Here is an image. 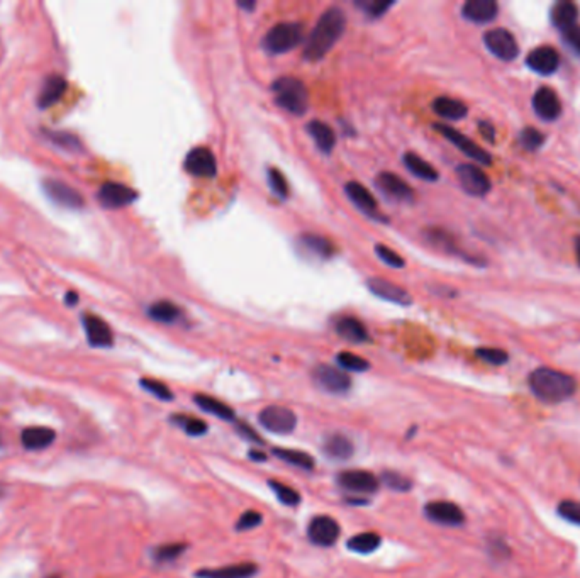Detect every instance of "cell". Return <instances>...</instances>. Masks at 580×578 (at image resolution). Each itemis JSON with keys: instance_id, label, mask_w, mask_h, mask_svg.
<instances>
[{"instance_id": "32", "label": "cell", "mask_w": 580, "mask_h": 578, "mask_svg": "<svg viewBox=\"0 0 580 578\" xmlns=\"http://www.w3.org/2000/svg\"><path fill=\"white\" fill-rule=\"evenodd\" d=\"M402 161H404V167H406L414 176H418V178L426 180V182H436V180L440 178V175H438V171L435 170V168H433L428 161L422 160L421 156L416 155V153H413V151L406 153V155L402 156Z\"/></svg>"}, {"instance_id": "20", "label": "cell", "mask_w": 580, "mask_h": 578, "mask_svg": "<svg viewBox=\"0 0 580 578\" xmlns=\"http://www.w3.org/2000/svg\"><path fill=\"white\" fill-rule=\"evenodd\" d=\"M82 322H84L85 334H87V339L93 348H111L112 343H114V336H112V331L104 319L97 317L93 314H84L82 317Z\"/></svg>"}, {"instance_id": "38", "label": "cell", "mask_w": 580, "mask_h": 578, "mask_svg": "<svg viewBox=\"0 0 580 578\" xmlns=\"http://www.w3.org/2000/svg\"><path fill=\"white\" fill-rule=\"evenodd\" d=\"M268 487L275 494V497L279 498L280 504L287 505V507H297L301 504V494L295 489H292L290 485H286V483L279 482V480H268Z\"/></svg>"}, {"instance_id": "4", "label": "cell", "mask_w": 580, "mask_h": 578, "mask_svg": "<svg viewBox=\"0 0 580 578\" xmlns=\"http://www.w3.org/2000/svg\"><path fill=\"white\" fill-rule=\"evenodd\" d=\"M304 41V26L301 22H280L267 32L261 41V46L270 55H282Z\"/></svg>"}, {"instance_id": "12", "label": "cell", "mask_w": 580, "mask_h": 578, "mask_svg": "<svg viewBox=\"0 0 580 578\" xmlns=\"http://www.w3.org/2000/svg\"><path fill=\"white\" fill-rule=\"evenodd\" d=\"M435 129L440 131V133L443 134V136L447 138L448 141L453 142V144L460 149V151L463 153V155L471 158V160L477 161V163H480V165L492 163V156H490L489 153L485 151V149H482L480 146L477 144V142H474L471 140H469L467 136H463L462 133H458V131L453 129L451 126H447V124H436Z\"/></svg>"}, {"instance_id": "39", "label": "cell", "mask_w": 580, "mask_h": 578, "mask_svg": "<svg viewBox=\"0 0 580 578\" xmlns=\"http://www.w3.org/2000/svg\"><path fill=\"white\" fill-rule=\"evenodd\" d=\"M187 550V544L183 543H170V544H162V546L155 548L153 550V560L160 565H165V563H171L177 558H180Z\"/></svg>"}, {"instance_id": "56", "label": "cell", "mask_w": 580, "mask_h": 578, "mask_svg": "<svg viewBox=\"0 0 580 578\" xmlns=\"http://www.w3.org/2000/svg\"><path fill=\"white\" fill-rule=\"evenodd\" d=\"M65 302L68 304V306H75V304L78 302V297H77V294H73V292H70V294H66V299H65Z\"/></svg>"}, {"instance_id": "40", "label": "cell", "mask_w": 580, "mask_h": 578, "mask_svg": "<svg viewBox=\"0 0 580 578\" xmlns=\"http://www.w3.org/2000/svg\"><path fill=\"white\" fill-rule=\"evenodd\" d=\"M380 482L394 492H409L411 489H413V480L407 478L406 475H402V473H399L395 470L382 472Z\"/></svg>"}, {"instance_id": "6", "label": "cell", "mask_w": 580, "mask_h": 578, "mask_svg": "<svg viewBox=\"0 0 580 578\" xmlns=\"http://www.w3.org/2000/svg\"><path fill=\"white\" fill-rule=\"evenodd\" d=\"M314 384L333 395H343L351 389V378L345 370L331 365H317L312 370Z\"/></svg>"}, {"instance_id": "51", "label": "cell", "mask_w": 580, "mask_h": 578, "mask_svg": "<svg viewBox=\"0 0 580 578\" xmlns=\"http://www.w3.org/2000/svg\"><path fill=\"white\" fill-rule=\"evenodd\" d=\"M563 41L567 46H570L577 55L580 56V26H574V28L567 29V31L562 32Z\"/></svg>"}, {"instance_id": "13", "label": "cell", "mask_w": 580, "mask_h": 578, "mask_svg": "<svg viewBox=\"0 0 580 578\" xmlns=\"http://www.w3.org/2000/svg\"><path fill=\"white\" fill-rule=\"evenodd\" d=\"M43 190L51 201L66 209H82L85 205L84 197L73 187L58 178H44Z\"/></svg>"}, {"instance_id": "28", "label": "cell", "mask_w": 580, "mask_h": 578, "mask_svg": "<svg viewBox=\"0 0 580 578\" xmlns=\"http://www.w3.org/2000/svg\"><path fill=\"white\" fill-rule=\"evenodd\" d=\"M308 133H309V136L312 138V141L316 142L317 148H319L323 153L329 155V153L335 149V146H336L335 131H333L326 122L310 121L308 124Z\"/></svg>"}, {"instance_id": "45", "label": "cell", "mask_w": 580, "mask_h": 578, "mask_svg": "<svg viewBox=\"0 0 580 578\" xmlns=\"http://www.w3.org/2000/svg\"><path fill=\"white\" fill-rule=\"evenodd\" d=\"M556 512L568 524L580 525V501H562L556 505Z\"/></svg>"}, {"instance_id": "29", "label": "cell", "mask_w": 580, "mask_h": 578, "mask_svg": "<svg viewBox=\"0 0 580 578\" xmlns=\"http://www.w3.org/2000/svg\"><path fill=\"white\" fill-rule=\"evenodd\" d=\"M336 333L350 343H366L368 341V331L358 319L342 317L336 322Z\"/></svg>"}, {"instance_id": "37", "label": "cell", "mask_w": 580, "mask_h": 578, "mask_svg": "<svg viewBox=\"0 0 580 578\" xmlns=\"http://www.w3.org/2000/svg\"><path fill=\"white\" fill-rule=\"evenodd\" d=\"M170 422L175 424L177 427H180V429L185 431V434H189V436H192V438L204 436V434H207V431H209L207 424L199 418H194V416L174 414L170 418Z\"/></svg>"}, {"instance_id": "27", "label": "cell", "mask_w": 580, "mask_h": 578, "mask_svg": "<svg viewBox=\"0 0 580 578\" xmlns=\"http://www.w3.org/2000/svg\"><path fill=\"white\" fill-rule=\"evenodd\" d=\"M56 439V433L50 427H28L22 431L21 441L26 449L37 451V449H44L51 446Z\"/></svg>"}, {"instance_id": "46", "label": "cell", "mask_w": 580, "mask_h": 578, "mask_svg": "<svg viewBox=\"0 0 580 578\" xmlns=\"http://www.w3.org/2000/svg\"><path fill=\"white\" fill-rule=\"evenodd\" d=\"M268 183H270L272 192L275 194L277 197L282 198V201H286V198L289 197V183H287L282 171L277 170V168H270V170H268Z\"/></svg>"}, {"instance_id": "1", "label": "cell", "mask_w": 580, "mask_h": 578, "mask_svg": "<svg viewBox=\"0 0 580 578\" xmlns=\"http://www.w3.org/2000/svg\"><path fill=\"white\" fill-rule=\"evenodd\" d=\"M527 385L533 395L545 404H562L577 392V380L572 375L548 366L531 371Z\"/></svg>"}, {"instance_id": "19", "label": "cell", "mask_w": 580, "mask_h": 578, "mask_svg": "<svg viewBox=\"0 0 580 578\" xmlns=\"http://www.w3.org/2000/svg\"><path fill=\"white\" fill-rule=\"evenodd\" d=\"M366 287H368V290L373 295H377L382 300H387V302L397 304V306H409L413 302L411 295L402 287H399V285H395L391 280L375 277V279L366 280Z\"/></svg>"}, {"instance_id": "53", "label": "cell", "mask_w": 580, "mask_h": 578, "mask_svg": "<svg viewBox=\"0 0 580 578\" xmlns=\"http://www.w3.org/2000/svg\"><path fill=\"white\" fill-rule=\"evenodd\" d=\"M236 431H238L239 436H241V438L248 439V441L256 442V445H263V439L258 436L256 431H254L252 426H248V424L238 422V426H236Z\"/></svg>"}, {"instance_id": "18", "label": "cell", "mask_w": 580, "mask_h": 578, "mask_svg": "<svg viewBox=\"0 0 580 578\" xmlns=\"http://www.w3.org/2000/svg\"><path fill=\"white\" fill-rule=\"evenodd\" d=\"M527 68L538 75H543V77H548V75H553L560 66V55L555 48L552 46H540L534 48L533 51L527 55L526 58Z\"/></svg>"}, {"instance_id": "36", "label": "cell", "mask_w": 580, "mask_h": 578, "mask_svg": "<svg viewBox=\"0 0 580 578\" xmlns=\"http://www.w3.org/2000/svg\"><path fill=\"white\" fill-rule=\"evenodd\" d=\"M148 315L151 319H155V321L163 322V324H171V322L180 319L182 310L178 309L174 302H168V300H158V302L149 306Z\"/></svg>"}, {"instance_id": "35", "label": "cell", "mask_w": 580, "mask_h": 578, "mask_svg": "<svg viewBox=\"0 0 580 578\" xmlns=\"http://www.w3.org/2000/svg\"><path fill=\"white\" fill-rule=\"evenodd\" d=\"M272 453L277 458H280L286 463L297 467L301 470H312L314 468V458L306 451H299V449H287V448H273Z\"/></svg>"}, {"instance_id": "11", "label": "cell", "mask_w": 580, "mask_h": 578, "mask_svg": "<svg viewBox=\"0 0 580 578\" xmlns=\"http://www.w3.org/2000/svg\"><path fill=\"white\" fill-rule=\"evenodd\" d=\"M456 176H458V182L462 185V189L465 190L469 195H474V197H484L490 192V183L489 176L477 167V165L471 163H463L456 168Z\"/></svg>"}, {"instance_id": "34", "label": "cell", "mask_w": 580, "mask_h": 578, "mask_svg": "<svg viewBox=\"0 0 580 578\" xmlns=\"http://www.w3.org/2000/svg\"><path fill=\"white\" fill-rule=\"evenodd\" d=\"M299 245L304 248L306 251H309L310 254H314V257L324 258V260L333 257V251H335L331 241L317 234H302L299 238Z\"/></svg>"}, {"instance_id": "7", "label": "cell", "mask_w": 580, "mask_h": 578, "mask_svg": "<svg viewBox=\"0 0 580 578\" xmlns=\"http://www.w3.org/2000/svg\"><path fill=\"white\" fill-rule=\"evenodd\" d=\"M485 48L492 53L496 58L503 62H512L519 55V44L511 31L504 28L490 29L484 35Z\"/></svg>"}, {"instance_id": "30", "label": "cell", "mask_w": 580, "mask_h": 578, "mask_svg": "<svg viewBox=\"0 0 580 578\" xmlns=\"http://www.w3.org/2000/svg\"><path fill=\"white\" fill-rule=\"evenodd\" d=\"M194 402L199 405L200 411L207 412V414L214 416V418L223 419V420H234L236 414L233 409L227 404L221 402V400L214 399L211 395H205V393H197L194 395Z\"/></svg>"}, {"instance_id": "17", "label": "cell", "mask_w": 580, "mask_h": 578, "mask_svg": "<svg viewBox=\"0 0 580 578\" xmlns=\"http://www.w3.org/2000/svg\"><path fill=\"white\" fill-rule=\"evenodd\" d=\"M185 170L200 178H212L218 174V161L209 148H194L185 158Z\"/></svg>"}, {"instance_id": "55", "label": "cell", "mask_w": 580, "mask_h": 578, "mask_svg": "<svg viewBox=\"0 0 580 578\" xmlns=\"http://www.w3.org/2000/svg\"><path fill=\"white\" fill-rule=\"evenodd\" d=\"M248 458L253 461H265V460H267V455H265V453H261V451H256V449H250Z\"/></svg>"}, {"instance_id": "31", "label": "cell", "mask_w": 580, "mask_h": 578, "mask_svg": "<svg viewBox=\"0 0 580 578\" xmlns=\"http://www.w3.org/2000/svg\"><path fill=\"white\" fill-rule=\"evenodd\" d=\"M433 109L440 118L448 119V121H460L469 114V109L460 100L451 99V97H438L433 102Z\"/></svg>"}, {"instance_id": "14", "label": "cell", "mask_w": 580, "mask_h": 578, "mask_svg": "<svg viewBox=\"0 0 580 578\" xmlns=\"http://www.w3.org/2000/svg\"><path fill=\"white\" fill-rule=\"evenodd\" d=\"M534 109V114L545 122H555L562 115V102L555 90L550 87H541L534 92L533 100H531Z\"/></svg>"}, {"instance_id": "10", "label": "cell", "mask_w": 580, "mask_h": 578, "mask_svg": "<svg viewBox=\"0 0 580 578\" xmlns=\"http://www.w3.org/2000/svg\"><path fill=\"white\" fill-rule=\"evenodd\" d=\"M424 516L431 523L448 528H460L465 524V514L458 505L448 501H435L424 505Z\"/></svg>"}, {"instance_id": "52", "label": "cell", "mask_w": 580, "mask_h": 578, "mask_svg": "<svg viewBox=\"0 0 580 578\" xmlns=\"http://www.w3.org/2000/svg\"><path fill=\"white\" fill-rule=\"evenodd\" d=\"M489 551H490V554H494V557L497 558V560H504V558L511 557V550H509V546L504 543L503 538L490 541Z\"/></svg>"}, {"instance_id": "48", "label": "cell", "mask_w": 580, "mask_h": 578, "mask_svg": "<svg viewBox=\"0 0 580 578\" xmlns=\"http://www.w3.org/2000/svg\"><path fill=\"white\" fill-rule=\"evenodd\" d=\"M370 17H380L394 6V2H385V0H360L357 2Z\"/></svg>"}, {"instance_id": "49", "label": "cell", "mask_w": 580, "mask_h": 578, "mask_svg": "<svg viewBox=\"0 0 580 578\" xmlns=\"http://www.w3.org/2000/svg\"><path fill=\"white\" fill-rule=\"evenodd\" d=\"M263 523V516H261L260 512H256V510H246V512H243L241 516H239L238 523H236V531H250V529H254L258 528V525H261Z\"/></svg>"}, {"instance_id": "5", "label": "cell", "mask_w": 580, "mask_h": 578, "mask_svg": "<svg viewBox=\"0 0 580 578\" xmlns=\"http://www.w3.org/2000/svg\"><path fill=\"white\" fill-rule=\"evenodd\" d=\"M258 422L273 434H290L297 427V416L283 405H268L260 411Z\"/></svg>"}, {"instance_id": "15", "label": "cell", "mask_w": 580, "mask_h": 578, "mask_svg": "<svg viewBox=\"0 0 580 578\" xmlns=\"http://www.w3.org/2000/svg\"><path fill=\"white\" fill-rule=\"evenodd\" d=\"M100 205L106 209H121L127 207L133 204L138 198V194L129 187L122 185V183L107 182L100 187L99 194H97Z\"/></svg>"}, {"instance_id": "23", "label": "cell", "mask_w": 580, "mask_h": 578, "mask_svg": "<svg viewBox=\"0 0 580 578\" xmlns=\"http://www.w3.org/2000/svg\"><path fill=\"white\" fill-rule=\"evenodd\" d=\"M323 453L333 461H346L353 456L355 445L342 433H331L323 439Z\"/></svg>"}, {"instance_id": "43", "label": "cell", "mask_w": 580, "mask_h": 578, "mask_svg": "<svg viewBox=\"0 0 580 578\" xmlns=\"http://www.w3.org/2000/svg\"><path fill=\"white\" fill-rule=\"evenodd\" d=\"M44 136L48 138L51 142H55L56 146L63 149H68V151H78L80 149V141L70 133H59V131H46L44 129Z\"/></svg>"}, {"instance_id": "16", "label": "cell", "mask_w": 580, "mask_h": 578, "mask_svg": "<svg viewBox=\"0 0 580 578\" xmlns=\"http://www.w3.org/2000/svg\"><path fill=\"white\" fill-rule=\"evenodd\" d=\"M375 185L385 197L394 202L414 201V192L413 189L407 185L406 180H402L395 174H391V171H382V174L377 175Z\"/></svg>"}, {"instance_id": "47", "label": "cell", "mask_w": 580, "mask_h": 578, "mask_svg": "<svg viewBox=\"0 0 580 578\" xmlns=\"http://www.w3.org/2000/svg\"><path fill=\"white\" fill-rule=\"evenodd\" d=\"M475 355H477L482 362L494 366L506 365L509 360L507 353L504 350H499V348H478V350L475 351Z\"/></svg>"}, {"instance_id": "50", "label": "cell", "mask_w": 580, "mask_h": 578, "mask_svg": "<svg viewBox=\"0 0 580 578\" xmlns=\"http://www.w3.org/2000/svg\"><path fill=\"white\" fill-rule=\"evenodd\" d=\"M375 253H377V257L380 258V261H384L385 265L392 266V268H402V266H404L402 257H400L399 253H395L394 250H391L389 246L377 245L375 246Z\"/></svg>"}, {"instance_id": "42", "label": "cell", "mask_w": 580, "mask_h": 578, "mask_svg": "<svg viewBox=\"0 0 580 578\" xmlns=\"http://www.w3.org/2000/svg\"><path fill=\"white\" fill-rule=\"evenodd\" d=\"M140 385H141V389H144L146 392L155 395L156 399L165 400V402L174 400V392H171V390L168 389L165 384H162L160 380H153V378H141Z\"/></svg>"}, {"instance_id": "54", "label": "cell", "mask_w": 580, "mask_h": 578, "mask_svg": "<svg viewBox=\"0 0 580 578\" xmlns=\"http://www.w3.org/2000/svg\"><path fill=\"white\" fill-rule=\"evenodd\" d=\"M478 131H480L482 136H484L489 142L496 141V129H494V126L490 122L487 121L478 122Z\"/></svg>"}, {"instance_id": "58", "label": "cell", "mask_w": 580, "mask_h": 578, "mask_svg": "<svg viewBox=\"0 0 580 578\" xmlns=\"http://www.w3.org/2000/svg\"><path fill=\"white\" fill-rule=\"evenodd\" d=\"M239 7H243V9L246 10H253L254 9V2H238Z\"/></svg>"}, {"instance_id": "57", "label": "cell", "mask_w": 580, "mask_h": 578, "mask_svg": "<svg viewBox=\"0 0 580 578\" xmlns=\"http://www.w3.org/2000/svg\"><path fill=\"white\" fill-rule=\"evenodd\" d=\"M575 254H577V263L580 266V236L575 238Z\"/></svg>"}, {"instance_id": "41", "label": "cell", "mask_w": 580, "mask_h": 578, "mask_svg": "<svg viewBox=\"0 0 580 578\" xmlns=\"http://www.w3.org/2000/svg\"><path fill=\"white\" fill-rule=\"evenodd\" d=\"M336 363L342 366V370L345 371H357V373H362V371H366L370 368V363L366 362L362 356L353 355L350 351H342L338 356H336Z\"/></svg>"}, {"instance_id": "8", "label": "cell", "mask_w": 580, "mask_h": 578, "mask_svg": "<svg viewBox=\"0 0 580 578\" xmlns=\"http://www.w3.org/2000/svg\"><path fill=\"white\" fill-rule=\"evenodd\" d=\"M342 534L338 521L329 516H316L310 519L308 525V538L309 541L319 548H331Z\"/></svg>"}, {"instance_id": "22", "label": "cell", "mask_w": 580, "mask_h": 578, "mask_svg": "<svg viewBox=\"0 0 580 578\" xmlns=\"http://www.w3.org/2000/svg\"><path fill=\"white\" fill-rule=\"evenodd\" d=\"M499 14V6L494 0H469L463 3L462 16L474 24H487Z\"/></svg>"}, {"instance_id": "44", "label": "cell", "mask_w": 580, "mask_h": 578, "mask_svg": "<svg viewBox=\"0 0 580 578\" xmlns=\"http://www.w3.org/2000/svg\"><path fill=\"white\" fill-rule=\"evenodd\" d=\"M519 142L523 144V148L526 151H536L538 148H541L545 142V134L540 133L534 127H525L519 134Z\"/></svg>"}, {"instance_id": "21", "label": "cell", "mask_w": 580, "mask_h": 578, "mask_svg": "<svg viewBox=\"0 0 580 578\" xmlns=\"http://www.w3.org/2000/svg\"><path fill=\"white\" fill-rule=\"evenodd\" d=\"M258 573V566L252 561L234 563L219 568H202L194 573L196 578H253Z\"/></svg>"}, {"instance_id": "2", "label": "cell", "mask_w": 580, "mask_h": 578, "mask_svg": "<svg viewBox=\"0 0 580 578\" xmlns=\"http://www.w3.org/2000/svg\"><path fill=\"white\" fill-rule=\"evenodd\" d=\"M346 28V16L339 7H331L324 10L323 16L316 22L308 37L304 48V58L309 62H319L328 55L329 50L338 43Z\"/></svg>"}, {"instance_id": "26", "label": "cell", "mask_w": 580, "mask_h": 578, "mask_svg": "<svg viewBox=\"0 0 580 578\" xmlns=\"http://www.w3.org/2000/svg\"><path fill=\"white\" fill-rule=\"evenodd\" d=\"M66 90V80L62 75H50L44 80L43 87H41L39 97H37V105L41 109H48L55 105L63 97Z\"/></svg>"}, {"instance_id": "9", "label": "cell", "mask_w": 580, "mask_h": 578, "mask_svg": "<svg viewBox=\"0 0 580 578\" xmlns=\"http://www.w3.org/2000/svg\"><path fill=\"white\" fill-rule=\"evenodd\" d=\"M336 482L342 489L358 495L375 494L380 485V480L372 472L366 470H345L338 473Z\"/></svg>"}, {"instance_id": "33", "label": "cell", "mask_w": 580, "mask_h": 578, "mask_svg": "<svg viewBox=\"0 0 580 578\" xmlns=\"http://www.w3.org/2000/svg\"><path fill=\"white\" fill-rule=\"evenodd\" d=\"M382 544V538L377 532H360V534L351 536L346 541V548L353 553L370 554L377 551Z\"/></svg>"}, {"instance_id": "3", "label": "cell", "mask_w": 580, "mask_h": 578, "mask_svg": "<svg viewBox=\"0 0 580 578\" xmlns=\"http://www.w3.org/2000/svg\"><path fill=\"white\" fill-rule=\"evenodd\" d=\"M273 93H275V102L294 115H302L308 111L309 95L308 88L299 78L282 77L273 82Z\"/></svg>"}, {"instance_id": "24", "label": "cell", "mask_w": 580, "mask_h": 578, "mask_svg": "<svg viewBox=\"0 0 580 578\" xmlns=\"http://www.w3.org/2000/svg\"><path fill=\"white\" fill-rule=\"evenodd\" d=\"M345 192H346L348 197H350V201L353 202V204L357 205V207L360 209L363 214H366V216L372 217V219H377V217H380L375 197H373V195L370 194L368 190H366L365 187L362 185V183H358V182L346 183Z\"/></svg>"}, {"instance_id": "25", "label": "cell", "mask_w": 580, "mask_h": 578, "mask_svg": "<svg viewBox=\"0 0 580 578\" xmlns=\"http://www.w3.org/2000/svg\"><path fill=\"white\" fill-rule=\"evenodd\" d=\"M550 19H552L553 26L560 31H567V29L577 26L579 19V7L575 6L574 2H568V0H562V2H556L555 6L552 7V12H550Z\"/></svg>"}]
</instances>
